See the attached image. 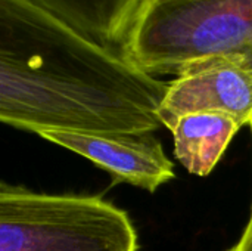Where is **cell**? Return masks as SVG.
<instances>
[{
  "label": "cell",
  "instance_id": "cell-1",
  "mask_svg": "<svg viewBox=\"0 0 252 251\" xmlns=\"http://www.w3.org/2000/svg\"><path fill=\"white\" fill-rule=\"evenodd\" d=\"M168 83L28 0H0V121L21 130L152 133Z\"/></svg>",
  "mask_w": 252,
  "mask_h": 251
},
{
  "label": "cell",
  "instance_id": "cell-2",
  "mask_svg": "<svg viewBox=\"0 0 252 251\" xmlns=\"http://www.w3.org/2000/svg\"><path fill=\"white\" fill-rule=\"evenodd\" d=\"M124 55L152 75L220 56L252 67V0H149Z\"/></svg>",
  "mask_w": 252,
  "mask_h": 251
},
{
  "label": "cell",
  "instance_id": "cell-3",
  "mask_svg": "<svg viewBox=\"0 0 252 251\" xmlns=\"http://www.w3.org/2000/svg\"><path fill=\"white\" fill-rule=\"evenodd\" d=\"M0 251H139L128 215L96 195L0 188Z\"/></svg>",
  "mask_w": 252,
  "mask_h": 251
},
{
  "label": "cell",
  "instance_id": "cell-4",
  "mask_svg": "<svg viewBox=\"0 0 252 251\" xmlns=\"http://www.w3.org/2000/svg\"><path fill=\"white\" fill-rule=\"evenodd\" d=\"M221 112L242 126L252 120V67L239 58H210L186 65L168 83L158 118L168 130L185 115Z\"/></svg>",
  "mask_w": 252,
  "mask_h": 251
},
{
  "label": "cell",
  "instance_id": "cell-5",
  "mask_svg": "<svg viewBox=\"0 0 252 251\" xmlns=\"http://www.w3.org/2000/svg\"><path fill=\"white\" fill-rule=\"evenodd\" d=\"M40 136L90 160L108 172L114 183L155 192L174 178V164L152 133L44 132Z\"/></svg>",
  "mask_w": 252,
  "mask_h": 251
},
{
  "label": "cell",
  "instance_id": "cell-6",
  "mask_svg": "<svg viewBox=\"0 0 252 251\" xmlns=\"http://www.w3.org/2000/svg\"><path fill=\"white\" fill-rule=\"evenodd\" d=\"M87 38L124 53L149 0H28Z\"/></svg>",
  "mask_w": 252,
  "mask_h": 251
},
{
  "label": "cell",
  "instance_id": "cell-7",
  "mask_svg": "<svg viewBox=\"0 0 252 251\" xmlns=\"http://www.w3.org/2000/svg\"><path fill=\"white\" fill-rule=\"evenodd\" d=\"M241 127L236 118L221 112L185 115L171 129L174 155L189 173L208 176Z\"/></svg>",
  "mask_w": 252,
  "mask_h": 251
},
{
  "label": "cell",
  "instance_id": "cell-8",
  "mask_svg": "<svg viewBox=\"0 0 252 251\" xmlns=\"http://www.w3.org/2000/svg\"><path fill=\"white\" fill-rule=\"evenodd\" d=\"M227 251H252V209L250 220L241 235V238L238 240V243L230 247Z\"/></svg>",
  "mask_w": 252,
  "mask_h": 251
},
{
  "label": "cell",
  "instance_id": "cell-9",
  "mask_svg": "<svg viewBox=\"0 0 252 251\" xmlns=\"http://www.w3.org/2000/svg\"><path fill=\"white\" fill-rule=\"evenodd\" d=\"M250 126H251V130H252V120H251V123H250Z\"/></svg>",
  "mask_w": 252,
  "mask_h": 251
}]
</instances>
